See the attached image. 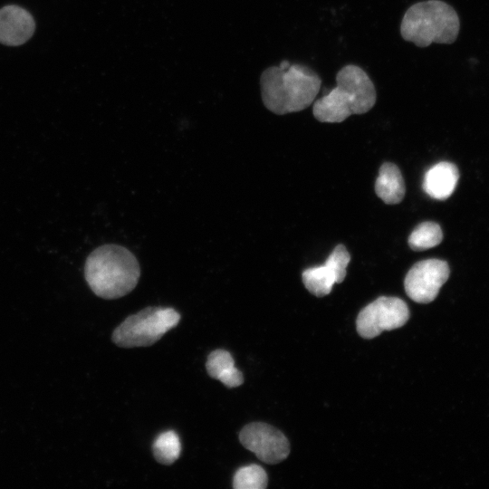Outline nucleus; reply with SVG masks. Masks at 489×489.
Here are the masks:
<instances>
[{
	"label": "nucleus",
	"mask_w": 489,
	"mask_h": 489,
	"mask_svg": "<svg viewBox=\"0 0 489 489\" xmlns=\"http://www.w3.org/2000/svg\"><path fill=\"white\" fill-rule=\"evenodd\" d=\"M320 76L309 66L282 61L279 66L265 69L260 77L262 101L277 115L308 108L319 93Z\"/></svg>",
	"instance_id": "nucleus-1"
},
{
	"label": "nucleus",
	"mask_w": 489,
	"mask_h": 489,
	"mask_svg": "<svg viewBox=\"0 0 489 489\" xmlns=\"http://www.w3.org/2000/svg\"><path fill=\"white\" fill-rule=\"evenodd\" d=\"M336 82L335 88L313 103L312 113L320 122H342L350 115L368 112L375 105L376 88L361 67L343 66L336 74Z\"/></svg>",
	"instance_id": "nucleus-2"
},
{
	"label": "nucleus",
	"mask_w": 489,
	"mask_h": 489,
	"mask_svg": "<svg viewBox=\"0 0 489 489\" xmlns=\"http://www.w3.org/2000/svg\"><path fill=\"white\" fill-rule=\"evenodd\" d=\"M84 274L91 291L103 299H118L138 284L140 268L136 256L119 244H104L87 257Z\"/></svg>",
	"instance_id": "nucleus-3"
},
{
	"label": "nucleus",
	"mask_w": 489,
	"mask_h": 489,
	"mask_svg": "<svg viewBox=\"0 0 489 489\" xmlns=\"http://www.w3.org/2000/svg\"><path fill=\"white\" fill-rule=\"evenodd\" d=\"M460 22L455 10L441 0L416 3L405 12L400 34L417 47L431 43H452L459 33Z\"/></svg>",
	"instance_id": "nucleus-4"
},
{
	"label": "nucleus",
	"mask_w": 489,
	"mask_h": 489,
	"mask_svg": "<svg viewBox=\"0 0 489 489\" xmlns=\"http://www.w3.org/2000/svg\"><path fill=\"white\" fill-rule=\"evenodd\" d=\"M180 321V314L169 307H147L127 317L113 331L112 341L121 348L154 344Z\"/></svg>",
	"instance_id": "nucleus-5"
},
{
	"label": "nucleus",
	"mask_w": 489,
	"mask_h": 489,
	"mask_svg": "<svg viewBox=\"0 0 489 489\" xmlns=\"http://www.w3.org/2000/svg\"><path fill=\"white\" fill-rule=\"evenodd\" d=\"M409 311L406 302L398 297L381 296L364 307L356 321L358 333L365 339L377 337L406 324Z\"/></svg>",
	"instance_id": "nucleus-6"
},
{
	"label": "nucleus",
	"mask_w": 489,
	"mask_h": 489,
	"mask_svg": "<svg viewBox=\"0 0 489 489\" xmlns=\"http://www.w3.org/2000/svg\"><path fill=\"white\" fill-rule=\"evenodd\" d=\"M449 273L448 264L444 260L427 259L417 262L405 277L406 293L416 302L429 303L436 298Z\"/></svg>",
	"instance_id": "nucleus-7"
},
{
	"label": "nucleus",
	"mask_w": 489,
	"mask_h": 489,
	"mask_svg": "<svg viewBox=\"0 0 489 489\" xmlns=\"http://www.w3.org/2000/svg\"><path fill=\"white\" fill-rule=\"evenodd\" d=\"M239 440L246 449L266 464L280 463L290 453L286 436L265 423L254 422L244 426L239 433Z\"/></svg>",
	"instance_id": "nucleus-8"
},
{
	"label": "nucleus",
	"mask_w": 489,
	"mask_h": 489,
	"mask_svg": "<svg viewBox=\"0 0 489 489\" xmlns=\"http://www.w3.org/2000/svg\"><path fill=\"white\" fill-rule=\"evenodd\" d=\"M35 24L33 16L17 5L0 9V43L16 46L24 43L33 35Z\"/></svg>",
	"instance_id": "nucleus-9"
},
{
	"label": "nucleus",
	"mask_w": 489,
	"mask_h": 489,
	"mask_svg": "<svg viewBox=\"0 0 489 489\" xmlns=\"http://www.w3.org/2000/svg\"><path fill=\"white\" fill-rule=\"evenodd\" d=\"M458 178L457 168L451 162L442 161L427 169L424 176L422 187L430 197L445 200L455 191Z\"/></svg>",
	"instance_id": "nucleus-10"
},
{
	"label": "nucleus",
	"mask_w": 489,
	"mask_h": 489,
	"mask_svg": "<svg viewBox=\"0 0 489 489\" xmlns=\"http://www.w3.org/2000/svg\"><path fill=\"white\" fill-rule=\"evenodd\" d=\"M377 196L388 205L398 204L405 196V183L399 168L393 163L381 165L375 183Z\"/></svg>",
	"instance_id": "nucleus-11"
},
{
	"label": "nucleus",
	"mask_w": 489,
	"mask_h": 489,
	"mask_svg": "<svg viewBox=\"0 0 489 489\" xmlns=\"http://www.w3.org/2000/svg\"><path fill=\"white\" fill-rule=\"evenodd\" d=\"M206 369L211 378L227 388H235L244 382L242 372L235 367L234 359L227 350L219 349L212 351L207 357Z\"/></svg>",
	"instance_id": "nucleus-12"
},
{
	"label": "nucleus",
	"mask_w": 489,
	"mask_h": 489,
	"mask_svg": "<svg viewBox=\"0 0 489 489\" xmlns=\"http://www.w3.org/2000/svg\"><path fill=\"white\" fill-rule=\"evenodd\" d=\"M306 289L317 297L328 295L335 283H340L334 270L326 263L305 269L302 274Z\"/></svg>",
	"instance_id": "nucleus-13"
},
{
	"label": "nucleus",
	"mask_w": 489,
	"mask_h": 489,
	"mask_svg": "<svg viewBox=\"0 0 489 489\" xmlns=\"http://www.w3.org/2000/svg\"><path fill=\"white\" fill-rule=\"evenodd\" d=\"M442 240L443 232L438 224L423 222L410 234L408 245L412 250L423 251L438 245Z\"/></svg>",
	"instance_id": "nucleus-14"
},
{
	"label": "nucleus",
	"mask_w": 489,
	"mask_h": 489,
	"mask_svg": "<svg viewBox=\"0 0 489 489\" xmlns=\"http://www.w3.org/2000/svg\"><path fill=\"white\" fill-rule=\"evenodd\" d=\"M155 459L162 465L173 464L180 455L181 444L177 434L172 430L161 433L152 446Z\"/></svg>",
	"instance_id": "nucleus-15"
},
{
	"label": "nucleus",
	"mask_w": 489,
	"mask_h": 489,
	"mask_svg": "<svg viewBox=\"0 0 489 489\" xmlns=\"http://www.w3.org/2000/svg\"><path fill=\"white\" fill-rule=\"evenodd\" d=\"M268 478L264 469L255 464L239 468L233 478L235 489H264Z\"/></svg>",
	"instance_id": "nucleus-16"
},
{
	"label": "nucleus",
	"mask_w": 489,
	"mask_h": 489,
	"mask_svg": "<svg viewBox=\"0 0 489 489\" xmlns=\"http://www.w3.org/2000/svg\"><path fill=\"white\" fill-rule=\"evenodd\" d=\"M350 261V255L343 244H338L326 260L336 273L340 283L343 282L347 273V266Z\"/></svg>",
	"instance_id": "nucleus-17"
}]
</instances>
